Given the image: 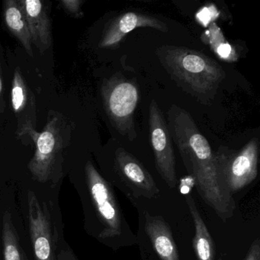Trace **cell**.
<instances>
[{
	"instance_id": "obj_1",
	"label": "cell",
	"mask_w": 260,
	"mask_h": 260,
	"mask_svg": "<svg viewBox=\"0 0 260 260\" xmlns=\"http://www.w3.org/2000/svg\"><path fill=\"white\" fill-rule=\"evenodd\" d=\"M167 124L172 140L202 200L223 221L231 218L236 209L235 200L220 185L214 152L191 115L173 105L168 111Z\"/></svg>"
},
{
	"instance_id": "obj_2",
	"label": "cell",
	"mask_w": 260,
	"mask_h": 260,
	"mask_svg": "<svg viewBox=\"0 0 260 260\" xmlns=\"http://www.w3.org/2000/svg\"><path fill=\"white\" fill-rule=\"evenodd\" d=\"M156 56L172 78L202 102L214 97L226 73L215 60L185 47L164 45Z\"/></svg>"
},
{
	"instance_id": "obj_3",
	"label": "cell",
	"mask_w": 260,
	"mask_h": 260,
	"mask_svg": "<svg viewBox=\"0 0 260 260\" xmlns=\"http://www.w3.org/2000/svg\"><path fill=\"white\" fill-rule=\"evenodd\" d=\"M103 106L115 130L130 141L137 138L135 112L139 101L138 86L122 76H114L102 88Z\"/></svg>"
},
{
	"instance_id": "obj_4",
	"label": "cell",
	"mask_w": 260,
	"mask_h": 260,
	"mask_svg": "<svg viewBox=\"0 0 260 260\" xmlns=\"http://www.w3.org/2000/svg\"><path fill=\"white\" fill-rule=\"evenodd\" d=\"M258 140L251 139L241 150L220 148L214 153L222 188L233 196L253 182L258 174Z\"/></svg>"
},
{
	"instance_id": "obj_5",
	"label": "cell",
	"mask_w": 260,
	"mask_h": 260,
	"mask_svg": "<svg viewBox=\"0 0 260 260\" xmlns=\"http://www.w3.org/2000/svg\"><path fill=\"white\" fill-rule=\"evenodd\" d=\"M149 132L156 170L167 186L175 188L177 177L173 140L165 117L154 100L149 108Z\"/></svg>"
},
{
	"instance_id": "obj_6",
	"label": "cell",
	"mask_w": 260,
	"mask_h": 260,
	"mask_svg": "<svg viewBox=\"0 0 260 260\" xmlns=\"http://www.w3.org/2000/svg\"><path fill=\"white\" fill-rule=\"evenodd\" d=\"M85 173L92 202L105 226L100 237L110 238L119 236L122 229V216L112 188L90 161L85 166Z\"/></svg>"
},
{
	"instance_id": "obj_7",
	"label": "cell",
	"mask_w": 260,
	"mask_h": 260,
	"mask_svg": "<svg viewBox=\"0 0 260 260\" xmlns=\"http://www.w3.org/2000/svg\"><path fill=\"white\" fill-rule=\"evenodd\" d=\"M30 235L36 260H57V232L46 204H41L34 191L28 192Z\"/></svg>"
},
{
	"instance_id": "obj_8",
	"label": "cell",
	"mask_w": 260,
	"mask_h": 260,
	"mask_svg": "<svg viewBox=\"0 0 260 260\" xmlns=\"http://www.w3.org/2000/svg\"><path fill=\"white\" fill-rule=\"evenodd\" d=\"M28 134L36 143V152L28 164V170L36 180L46 182L52 175L62 147L58 119L56 117L50 118L43 132L37 133L29 129Z\"/></svg>"
},
{
	"instance_id": "obj_9",
	"label": "cell",
	"mask_w": 260,
	"mask_h": 260,
	"mask_svg": "<svg viewBox=\"0 0 260 260\" xmlns=\"http://www.w3.org/2000/svg\"><path fill=\"white\" fill-rule=\"evenodd\" d=\"M115 169L135 196L149 199L159 196L160 191L152 175L135 156L123 147L115 150Z\"/></svg>"
},
{
	"instance_id": "obj_10",
	"label": "cell",
	"mask_w": 260,
	"mask_h": 260,
	"mask_svg": "<svg viewBox=\"0 0 260 260\" xmlns=\"http://www.w3.org/2000/svg\"><path fill=\"white\" fill-rule=\"evenodd\" d=\"M138 28H152L162 32L169 31L167 25L153 16L127 12L116 16L107 24L100 42V48H115L128 33Z\"/></svg>"
},
{
	"instance_id": "obj_11",
	"label": "cell",
	"mask_w": 260,
	"mask_h": 260,
	"mask_svg": "<svg viewBox=\"0 0 260 260\" xmlns=\"http://www.w3.org/2000/svg\"><path fill=\"white\" fill-rule=\"evenodd\" d=\"M19 3L26 19L32 45L44 54L52 43L51 22L46 7L39 0H19Z\"/></svg>"
},
{
	"instance_id": "obj_12",
	"label": "cell",
	"mask_w": 260,
	"mask_h": 260,
	"mask_svg": "<svg viewBox=\"0 0 260 260\" xmlns=\"http://www.w3.org/2000/svg\"><path fill=\"white\" fill-rule=\"evenodd\" d=\"M144 228L160 260H179L176 242L164 217L152 216L146 212Z\"/></svg>"
},
{
	"instance_id": "obj_13",
	"label": "cell",
	"mask_w": 260,
	"mask_h": 260,
	"mask_svg": "<svg viewBox=\"0 0 260 260\" xmlns=\"http://www.w3.org/2000/svg\"><path fill=\"white\" fill-rule=\"evenodd\" d=\"M185 202L194 223V237L192 245L196 258L198 260H221L194 199L191 196H188L185 198Z\"/></svg>"
},
{
	"instance_id": "obj_14",
	"label": "cell",
	"mask_w": 260,
	"mask_h": 260,
	"mask_svg": "<svg viewBox=\"0 0 260 260\" xmlns=\"http://www.w3.org/2000/svg\"><path fill=\"white\" fill-rule=\"evenodd\" d=\"M4 19L9 31L22 44L28 55L32 57L31 35L19 0H7L4 3Z\"/></svg>"
},
{
	"instance_id": "obj_15",
	"label": "cell",
	"mask_w": 260,
	"mask_h": 260,
	"mask_svg": "<svg viewBox=\"0 0 260 260\" xmlns=\"http://www.w3.org/2000/svg\"><path fill=\"white\" fill-rule=\"evenodd\" d=\"M2 236L4 260H28L9 211H6L3 217Z\"/></svg>"
},
{
	"instance_id": "obj_16",
	"label": "cell",
	"mask_w": 260,
	"mask_h": 260,
	"mask_svg": "<svg viewBox=\"0 0 260 260\" xmlns=\"http://www.w3.org/2000/svg\"><path fill=\"white\" fill-rule=\"evenodd\" d=\"M204 42L210 45L211 49L218 55L222 60L228 62H234L237 60V54L235 49L225 40L220 28L214 23L210 25L209 29L205 31L202 39Z\"/></svg>"
},
{
	"instance_id": "obj_17",
	"label": "cell",
	"mask_w": 260,
	"mask_h": 260,
	"mask_svg": "<svg viewBox=\"0 0 260 260\" xmlns=\"http://www.w3.org/2000/svg\"><path fill=\"white\" fill-rule=\"evenodd\" d=\"M11 101L13 110L16 113H19L25 109L28 101L26 83L19 68L15 71L14 77H13Z\"/></svg>"
},
{
	"instance_id": "obj_18",
	"label": "cell",
	"mask_w": 260,
	"mask_h": 260,
	"mask_svg": "<svg viewBox=\"0 0 260 260\" xmlns=\"http://www.w3.org/2000/svg\"><path fill=\"white\" fill-rule=\"evenodd\" d=\"M62 7L64 9L65 11L68 12L69 14L72 15L74 17L80 18L83 16V11L81 10L82 4L83 1L80 0H63L60 1Z\"/></svg>"
},
{
	"instance_id": "obj_19",
	"label": "cell",
	"mask_w": 260,
	"mask_h": 260,
	"mask_svg": "<svg viewBox=\"0 0 260 260\" xmlns=\"http://www.w3.org/2000/svg\"><path fill=\"white\" fill-rule=\"evenodd\" d=\"M245 260H260V240L258 237L252 241Z\"/></svg>"
},
{
	"instance_id": "obj_20",
	"label": "cell",
	"mask_w": 260,
	"mask_h": 260,
	"mask_svg": "<svg viewBox=\"0 0 260 260\" xmlns=\"http://www.w3.org/2000/svg\"><path fill=\"white\" fill-rule=\"evenodd\" d=\"M57 260H78L72 250L70 249H61L57 253Z\"/></svg>"
},
{
	"instance_id": "obj_21",
	"label": "cell",
	"mask_w": 260,
	"mask_h": 260,
	"mask_svg": "<svg viewBox=\"0 0 260 260\" xmlns=\"http://www.w3.org/2000/svg\"><path fill=\"white\" fill-rule=\"evenodd\" d=\"M3 94H4V83H3L2 69L0 65V102L3 100Z\"/></svg>"
}]
</instances>
